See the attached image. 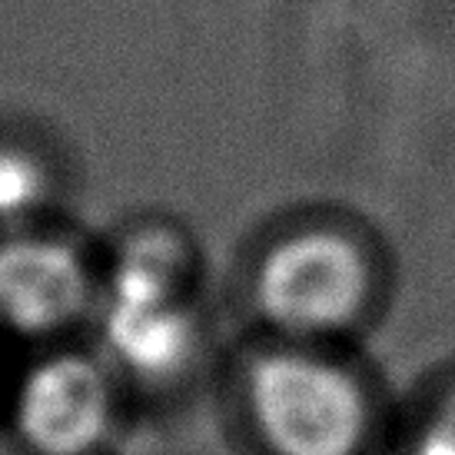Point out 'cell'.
I'll list each match as a JSON object with an SVG mask.
<instances>
[{"label":"cell","instance_id":"7a4b0ae2","mask_svg":"<svg viewBox=\"0 0 455 455\" xmlns=\"http://www.w3.org/2000/svg\"><path fill=\"white\" fill-rule=\"evenodd\" d=\"M376 266L349 233L309 227L279 236L256 263L253 303L290 342L319 346L366 319Z\"/></svg>","mask_w":455,"mask_h":455},{"label":"cell","instance_id":"5b68a950","mask_svg":"<svg viewBox=\"0 0 455 455\" xmlns=\"http://www.w3.org/2000/svg\"><path fill=\"white\" fill-rule=\"evenodd\" d=\"M203 326L193 299H107L100 303V355L120 379L166 386L190 372Z\"/></svg>","mask_w":455,"mask_h":455},{"label":"cell","instance_id":"277c9868","mask_svg":"<svg viewBox=\"0 0 455 455\" xmlns=\"http://www.w3.org/2000/svg\"><path fill=\"white\" fill-rule=\"evenodd\" d=\"M93 296V266L74 240L53 233L0 240V329L27 339L60 336L87 316Z\"/></svg>","mask_w":455,"mask_h":455},{"label":"cell","instance_id":"ba28073f","mask_svg":"<svg viewBox=\"0 0 455 455\" xmlns=\"http://www.w3.org/2000/svg\"><path fill=\"white\" fill-rule=\"evenodd\" d=\"M409 455H455V389L443 395V403L422 422Z\"/></svg>","mask_w":455,"mask_h":455},{"label":"cell","instance_id":"8992f818","mask_svg":"<svg viewBox=\"0 0 455 455\" xmlns=\"http://www.w3.org/2000/svg\"><path fill=\"white\" fill-rule=\"evenodd\" d=\"M200 259L173 227H137L116 243L103 269L107 299H193Z\"/></svg>","mask_w":455,"mask_h":455},{"label":"cell","instance_id":"3957f363","mask_svg":"<svg viewBox=\"0 0 455 455\" xmlns=\"http://www.w3.org/2000/svg\"><path fill=\"white\" fill-rule=\"evenodd\" d=\"M120 376L100 353L60 349L24 372L11 429L27 455H100L120 426Z\"/></svg>","mask_w":455,"mask_h":455},{"label":"cell","instance_id":"6da1fadb","mask_svg":"<svg viewBox=\"0 0 455 455\" xmlns=\"http://www.w3.org/2000/svg\"><path fill=\"white\" fill-rule=\"evenodd\" d=\"M243 412L263 455H369L376 435L366 382L309 342L253 355Z\"/></svg>","mask_w":455,"mask_h":455},{"label":"cell","instance_id":"52a82bcc","mask_svg":"<svg viewBox=\"0 0 455 455\" xmlns=\"http://www.w3.org/2000/svg\"><path fill=\"white\" fill-rule=\"evenodd\" d=\"M51 196L53 177L44 156L20 143H0V227H24Z\"/></svg>","mask_w":455,"mask_h":455}]
</instances>
